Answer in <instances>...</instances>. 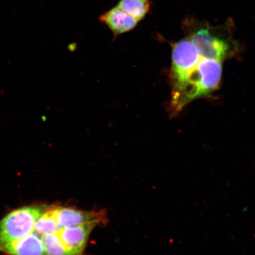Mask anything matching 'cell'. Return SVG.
<instances>
[{
  "mask_svg": "<svg viewBox=\"0 0 255 255\" xmlns=\"http://www.w3.org/2000/svg\"><path fill=\"white\" fill-rule=\"evenodd\" d=\"M234 23L232 20L219 26L194 18H187L184 26L202 58L222 60L235 52L238 44L232 36Z\"/></svg>",
  "mask_w": 255,
  "mask_h": 255,
  "instance_id": "6da1fadb",
  "label": "cell"
},
{
  "mask_svg": "<svg viewBox=\"0 0 255 255\" xmlns=\"http://www.w3.org/2000/svg\"><path fill=\"white\" fill-rule=\"evenodd\" d=\"M222 72L219 60L200 59L179 93L172 97L171 110L177 113L191 101L215 90L221 82Z\"/></svg>",
  "mask_w": 255,
  "mask_h": 255,
  "instance_id": "7a4b0ae2",
  "label": "cell"
},
{
  "mask_svg": "<svg viewBox=\"0 0 255 255\" xmlns=\"http://www.w3.org/2000/svg\"><path fill=\"white\" fill-rule=\"evenodd\" d=\"M172 97L179 93L200 60L198 50L189 37L172 44Z\"/></svg>",
  "mask_w": 255,
  "mask_h": 255,
  "instance_id": "3957f363",
  "label": "cell"
},
{
  "mask_svg": "<svg viewBox=\"0 0 255 255\" xmlns=\"http://www.w3.org/2000/svg\"><path fill=\"white\" fill-rule=\"evenodd\" d=\"M44 210L25 207L9 213L0 221V245L23 238L34 231V225Z\"/></svg>",
  "mask_w": 255,
  "mask_h": 255,
  "instance_id": "277c9868",
  "label": "cell"
},
{
  "mask_svg": "<svg viewBox=\"0 0 255 255\" xmlns=\"http://www.w3.org/2000/svg\"><path fill=\"white\" fill-rule=\"evenodd\" d=\"M101 221H93L71 227L60 228L56 231L69 255H81L89 235Z\"/></svg>",
  "mask_w": 255,
  "mask_h": 255,
  "instance_id": "5b68a950",
  "label": "cell"
},
{
  "mask_svg": "<svg viewBox=\"0 0 255 255\" xmlns=\"http://www.w3.org/2000/svg\"><path fill=\"white\" fill-rule=\"evenodd\" d=\"M36 233L0 245V252L9 255H46L42 239Z\"/></svg>",
  "mask_w": 255,
  "mask_h": 255,
  "instance_id": "8992f818",
  "label": "cell"
},
{
  "mask_svg": "<svg viewBox=\"0 0 255 255\" xmlns=\"http://www.w3.org/2000/svg\"><path fill=\"white\" fill-rule=\"evenodd\" d=\"M99 20L110 28L115 38L134 29L138 23V21L118 6L102 14Z\"/></svg>",
  "mask_w": 255,
  "mask_h": 255,
  "instance_id": "52a82bcc",
  "label": "cell"
},
{
  "mask_svg": "<svg viewBox=\"0 0 255 255\" xmlns=\"http://www.w3.org/2000/svg\"><path fill=\"white\" fill-rule=\"evenodd\" d=\"M56 215L60 228L71 227L93 221H101L104 213L81 211L68 207H57Z\"/></svg>",
  "mask_w": 255,
  "mask_h": 255,
  "instance_id": "ba28073f",
  "label": "cell"
},
{
  "mask_svg": "<svg viewBox=\"0 0 255 255\" xmlns=\"http://www.w3.org/2000/svg\"><path fill=\"white\" fill-rule=\"evenodd\" d=\"M117 6L139 22L150 11L151 4L149 0H120Z\"/></svg>",
  "mask_w": 255,
  "mask_h": 255,
  "instance_id": "9c48e42d",
  "label": "cell"
},
{
  "mask_svg": "<svg viewBox=\"0 0 255 255\" xmlns=\"http://www.w3.org/2000/svg\"><path fill=\"white\" fill-rule=\"evenodd\" d=\"M57 207H51L44 210L34 225V231L36 234L43 236L55 232L59 229L56 215Z\"/></svg>",
  "mask_w": 255,
  "mask_h": 255,
  "instance_id": "30bf717a",
  "label": "cell"
},
{
  "mask_svg": "<svg viewBox=\"0 0 255 255\" xmlns=\"http://www.w3.org/2000/svg\"><path fill=\"white\" fill-rule=\"evenodd\" d=\"M41 239L46 255H69L56 232L44 235Z\"/></svg>",
  "mask_w": 255,
  "mask_h": 255,
  "instance_id": "8fae6325",
  "label": "cell"
}]
</instances>
